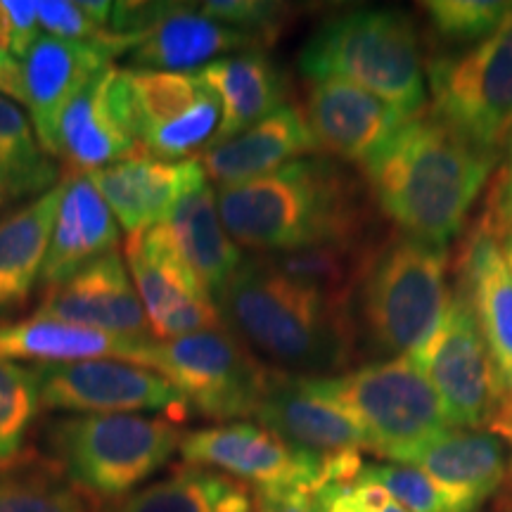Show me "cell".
<instances>
[{"instance_id": "obj_1", "label": "cell", "mask_w": 512, "mask_h": 512, "mask_svg": "<svg viewBox=\"0 0 512 512\" xmlns=\"http://www.w3.org/2000/svg\"><path fill=\"white\" fill-rule=\"evenodd\" d=\"M216 204L235 245L261 254L368 242L361 185L332 157L309 155L254 181L223 185Z\"/></svg>"}, {"instance_id": "obj_2", "label": "cell", "mask_w": 512, "mask_h": 512, "mask_svg": "<svg viewBox=\"0 0 512 512\" xmlns=\"http://www.w3.org/2000/svg\"><path fill=\"white\" fill-rule=\"evenodd\" d=\"M494 162L432 112H420L363 171L375 204L401 235L446 247L463 230Z\"/></svg>"}, {"instance_id": "obj_3", "label": "cell", "mask_w": 512, "mask_h": 512, "mask_svg": "<svg viewBox=\"0 0 512 512\" xmlns=\"http://www.w3.org/2000/svg\"><path fill=\"white\" fill-rule=\"evenodd\" d=\"M214 302L226 328L280 373L325 377L358 354L349 299L294 283L264 254L245 259Z\"/></svg>"}, {"instance_id": "obj_4", "label": "cell", "mask_w": 512, "mask_h": 512, "mask_svg": "<svg viewBox=\"0 0 512 512\" xmlns=\"http://www.w3.org/2000/svg\"><path fill=\"white\" fill-rule=\"evenodd\" d=\"M448 249L394 235L375 249L351 297L358 349L413 358L430 342L451 299Z\"/></svg>"}, {"instance_id": "obj_5", "label": "cell", "mask_w": 512, "mask_h": 512, "mask_svg": "<svg viewBox=\"0 0 512 512\" xmlns=\"http://www.w3.org/2000/svg\"><path fill=\"white\" fill-rule=\"evenodd\" d=\"M297 62L311 83L342 79L377 95L408 119L425 112L418 29L401 10L363 8L330 17L306 38Z\"/></svg>"}, {"instance_id": "obj_6", "label": "cell", "mask_w": 512, "mask_h": 512, "mask_svg": "<svg viewBox=\"0 0 512 512\" xmlns=\"http://www.w3.org/2000/svg\"><path fill=\"white\" fill-rule=\"evenodd\" d=\"M176 420L138 413L72 415L48 425L53 463L93 501H121L181 448Z\"/></svg>"}, {"instance_id": "obj_7", "label": "cell", "mask_w": 512, "mask_h": 512, "mask_svg": "<svg viewBox=\"0 0 512 512\" xmlns=\"http://www.w3.org/2000/svg\"><path fill=\"white\" fill-rule=\"evenodd\" d=\"M304 380L356 422L370 451L392 463H406L418 448L448 430L437 392L408 356Z\"/></svg>"}, {"instance_id": "obj_8", "label": "cell", "mask_w": 512, "mask_h": 512, "mask_svg": "<svg viewBox=\"0 0 512 512\" xmlns=\"http://www.w3.org/2000/svg\"><path fill=\"white\" fill-rule=\"evenodd\" d=\"M432 117L496 157L512 136V8L494 34L427 60Z\"/></svg>"}, {"instance_id": "obj_9", "label": "cell", "mask_w": 512, "mask_h": 512, "mask_svg": "<svg viewBox=\"0 0 512 512\" xmlns=\"http://www.w3.org/2000/svg\"><path fill=\"white\" fill-rule=\"evenodd\" d=\"M152 370L174 384L188 408L214 420L254 415L275 375L228 328L157 342Z\"/></svg>"}, {"instance_id": "obj_10", "label": "cell", "mask_w": 512, "mask_h": 512, "mask_svg": "<svg viewBox=\"0 0 512 512\" xmlns=\"http://www.w3.org/2000/svg\"><path fill=\"white\" fill-rule=\"evenodd\" d=\"M413 361L437 392L448 427L477 430L489 425L505 401L475 311L458 285L439 328Z\"/></svg>"}, {"instance_id": "obj_11", "label": "cell", "mask_w": 512, "mask_h": 512, "mask_svg": "<svg viewBox=\"0 0 512 512\" xmlns=\"http://www.w3.org/2000/svg\"><path fill=\"white\" fill-rule=\"evenodd\" d=\"M185 463L219 470L256 491H316L323 486L325 456L287 444L254 422H226L183 434Z\"/></svg>"}, {"instance_id": "obj_12", "label": "cell", "mask_w": 512, "mask_h": 512, "mask_svg": "<svg viewBox=\"0 0 512 512\" xmlns=\"http://www.w3.org/2000/svg\"><path fill=\"white\" fill-rule=\"evenodd\" d=\"M41 408L79 415L159 411L176 422H183L190 411L166 377L107 358L41 366Z\"/></svg>"}, {"instance_id": "obj_13", "label": "cell", "mask_w": 512, "mask_h": 512, "mask_svg": "<svg viewBox=\"0 0 512 512\" xmlns=\"http://www.w3.org/2000/svg\"><path fill=\"white\" fill-rule=\"evenodd\" d=\"M126 261L152 339L169 342L192 332L226 328L214 297L178 256L164 223L128 238Z\"/></svg>"}, {"instance_id": "obj_14", "label": "cell", "mask_w": 512, "mask_h": 512, "mask_svg": "<svg viewBox=\"0 0 512 512\" xmlns=\"http://www.w3.org/2000/svg\"><path fill=\"white\" fill-rule=\"evenodd\" d=\"M143 41L140 36L114 34L107 29L98 41H62V38L41 36L22 62L27 107L31 124L43 152L57 157L60 124L67 107L93 76L112 67L114 57L133 53Z\"/></svg>"}, {"instance_id": "obj_15", "label": "cell", "mask_w": 512, "mask_h": 512, "mask_svg": "<svg viewBox=\"0 0 512 512\" xmlns=\"http://www.w3.org/2000/svg\"><path fill=\"white\" fill-rule=\"evenodd\" d=\"M138 150L126 69H102L64 112L57 157L72 166L76 174H91Z\"/></svg>"}, {"instance_id": "obj_16", "label": "cell", "mask_w": 512, "mask_h": 512, "mask_svg": "<svg viewBox=\"0 0 512 512\" xmlns=\"http://www.w3.org/2000/svg\"><path fill=\"white\" fill-rule=\"evenodd\" d=\"M88 178L128 238L162 226L185 197L207 185L200 157L166 162L147 155L143 147L131 157L91 171Z\"/></svg>"}, {"instance_id": "obj_17", "label": "cell", "mask_w": 512, "mask_h": 512, "mask_svg": "<svg viewBox=\"0 0 512 512\" xmlns=\"http://www.w3.org/2000/svg\"><path fill=\"white\" fill-rule=\"evenodd\" d=\"M304 117L320 152L363 169L387 150L408 121L377 95L342 79L313 81Z\"/></svg>"}, {"instance_id": "obj_18", "label": "cell", "mask_w": 512, "mask_h": 512, "mask_svg": "<svg viewBox=\"0 0 512 512\" xmlns=\"http://www.w3.org/2000/svg\"><path fill=\"white\" fill-rule=\"evenodd\" d=\"M34 316L55 318L119 337H152L143 302L117 249L48 287Z\"/></svg>"}, {"instance_id": "obj_19", "label": "cell", "mask_w": 512, "mask_h": 512, "mask_svg": "<svg viewBox=\"0 0 512 512\" xmlns=\"http://www.w3.org/2000/svg\"><path fill=\"white\" fill-rule=\"evenodd\" d=\"M254 418L287 444L318 456L368 448L363 432L337 403L313 392L304 377L280 370H275Z\"/></svg>"}, {"instance_id": "obj_20", "label": "cell", "mask_w": 512, "mask_h": 512, "mask_svg": "<svg viewBox=\"0 0 512 512\" xmlns=\"http://www.w3.org/2000/svg\"><path fill=\"white\" fill-rule=\"evenodd\" d=\"M157 339L119 337L55 318L31 316L0 325V358L38 366L79 361H126L152 370Z\"/></svg>"}, {"instance_id": "obj_21", "label": "cell", "mask_w": 512, "mask_h": 512, "mask_svg": "<svg viewBox=\"0 0 512 512\" xmlns=\"http://www.w3.org/2000/svg\"><path fill=\"white\" fill-rule=\"evenodd\" d=\"M465 292L501 380L503 399H512V273L498 238L484 223L470 235L458 264Z\"/></svg>"}, {"instance_id": "obj_22", "label": "cell", "mask_w": 512, "mask_h": 512, "mask_svg": "<svg viewBox=\"0 0 512 512\" xmlns=\"http://www.w3.org/2000/svg\"><path fill=\"white\" fill-rule=\"evenodd\" d=\"M309 155H320V150L304 112L299 107L283 105L240 136L204 147L197 157L204 174L223 188L254 181Z\"/></svg>"}, {"instance_id": "obj_23", "label": "cell", "mask_w": 512, "mask_h": 512, "mask_svg": "<svg viewBox=\"0 0 512 512\" xmlns=\"http://www.w3.org/2000/svg\"><path fill=\"white\" fill-rule=\"evenodd\" d=\"M261 46H266V41L202 15L195 5L174 3V8L133 48L131 64L133 69L190 74L192 69H204L221 60V55L238 50L249 53L261 50Z\"/></svg>"}, {"instance_id": "obj_24", "label": "cell", "mask_w": 512, "mask_h": 512, "mask_svg": "<svg viewBox=\"0 0 512 512\" xmlns=\"http://www.w3.org/2000/svg\"><path fill=\"white\" fill-rule=\"evenodd\" d=\"M119 247V226L88 174L64 178V195L57 211L41 280L55 287Z\"/></svg>"}, {"instance_id": "obj_25", "label": "cell", "mask_w": 512, "mask_h": 512, "mask_svg": "<svg viewBox=\"0 0 512 512\" xmlns=\"http://www.w3.org/2000/svg\"><path fill=\"white\" fill-rule=\"evenodd\" d=\"M221 105V124L209 145L226 143L285 105L287 79L261 50L221 57L197 72Z\"/></svg>"}, {"instance_id": "obj_26", "label": "cell", "mask_w": 512, "mask_h": 512, "mask_svg": "<svg viewBox=\"0 0 512 512\" xmlns=\"http://www.w3.org/2000/svg\"><path fill=\"white\" fill-rule=\"evenodd\" d=\"M64 181L0 221V316L22 309L43 273Z\"/></svg>"}, {"instance_id": "obj_27", "label": "cell", "mask_w": 512, "mask_h": 512, "mask_svg": "<svg viewBox=\"0 0 512 512\" xmlns=\"http://www.w3.org/2000/svg\"><path fill=\"white\" fill-rule=\"evenodd\" d=\"M401 465L420 467L448 489L484 503L508 477V444L494 432L446 430Z\"/></svg>"}, {"instance_id": "obj_28", "label": "cell", "mask_w": 512, "mask_h": 512, "mask_svg": "<svg viewBox=\"0 0 512 512\" xmlns=\"http://www.w3.org/2000/svg\"><path fill=\"white\" fill-rule=\"evenodd\" d=\"M164 228L178 256L200 278L211 297H216L245 264L242 249L223 228L216 190L209 183L195 195L185 197Z\"/></svg>"}, {"instance_id": "obj_29", "label": "cell", "mask_w": 512, "mask_h": 512, "mask_svg": "<svg viewBox=\"0 0 512 512\" xmlns=\"http://www.w3.org/2000/svg\"><path fill=\"white\" fill-rule=\"evenodd\" d=\"M110 512H254V498L238 479L204 467H183L121 498Z\"/></svg>"}, {"instance_id": "obj_30", "label": "cell", "mask_w": 512, "mask_h": 512, "mask_svg": "<svg viewBox=\"0 0 512 512\" xmlns=\"http://www.w3.org/2000/svg\"><path fill=\"white\" fill-rule=\"evenodd\" d=\"M57 176V164L43 152L27 114L15 100L0 95V188L8 200H36L55 188Z\"/></svg>"}, {"instance_id": "obj_31", "label": "cell", "mask_w": 512, "mask_h": 512, "mask_svg": "<svg viewBox=\"0 0 512 512\" xmlns=\"http://www.w3.org/2000/svg\"><path fill=\"white\" fill-rule=\"evenodd\" d=\"M0 512H100L91 496L34 453L0 465Z\"/></svg>"}, {"instance_id": "obj_32", "label": "cell", "mask_w": 512, "mask_h": 512, "mask_svg": "<svg viewBox=\"0 0 512 512\" xmlns=\"http://www.w3.org/2000/svg\"><path fill=\"white\" fill-rule=\"evenodd\" d=\"M375 249L377 245H370V242H358V245H320L264 256L275 271L294 283L316 287L330 297L351 302Z\"/></svg>"}, {"instance_id": "obj_33", "label": "cell", "mask_w": 512, "mask_h": 512, "mask_svg": "<svg viewBox=\"0 0 512 512\" xmlns=\"http://www.w3.org/2000/svg\"><path fill=\"white\" fill-rule=\"evenodd\" d=\"M136 117L138 143L171 124L207 93L197 74L159 72V69H126Z\"/></svg>"}, {"instance_id": "obj_34", "label": "cell", "mask_w": 512, "mask_h": 512, "mask_svg": "<svg viewBox=\"0 0 512 512\" xmlns=\"http://www.w3.org/2000/svg\"><path fill=\"white\" fill-rule=\"evenodd\" d=\"M41 411V366L0 358V465L24 456Z\"/></svg>"}, {"instance_id": "obj_35", "label": "cell", "mask_w": 512, "mask_h": 512, "mask_svg": "<svg viewBox=\"0 0 512 512\" xmlns=\"http://www.w3.org/2000/svg\"><path fill=\"white\" fill-rule=\"evenodd\" d=\"M358 477L384 486L408 512H477L482 505L477 498L448 489L413 465H363Z\"/></svg>"}, {"instance_id": "obj_36", "label": "cell", "mask_w": 512, "mask_h": 512, "mask_svg": "<svg viewBox=\"0 0 512 512\" xmlns=\"http://www.w3.org/2000/svg\"><path fill=\"white\" fill-rule=\"evenodd\" d=\"M512 3L498 0H430L422 3L430 29L451 46H470L489 38L501 27Z\"/></svg>"}, {"instance_id": "obj_37", "label": "cell", "mask_w": 512, "mask_h": 512, "mask_svg": "<svg viewBox=\"0 0 512 512\" xmlns=\"http://www.w3.org/2000/svg\"><path fill=\"white\" fill-rule=\"evenodd\" d=\"M219 124L221 105L216 95L207 91L183 117L147 136L140 147L152 157L178 162V159H188L192 152L211 143L216 131H219Z\"/></svg>"}, {"instance_id": "obj_38", "label": "cell", "mask_w": 512, "mask_h": 512, "mask_svg": "<svg viewBox=\"0 0 512 512\" xmlns=\"http://www.w3.org/2000/svg\"><path fill=\"white\" fill-rule=\"evenodd\" d=\"M197 8L202 15L252 34L266 43L273 41V36L283 29L285 17L290 15L287 5L266 3V0H209Z\"/></svg>"}, {"instance_id": "obj_39", "label": "cell", "mask_w": 512, "mask_h": 512, "mask_svg": "<svg viewBox=\"0 0 512 512\" xmlns=\"http://www.w3.org/2000/svg\"><path fill=\"white\" fill-rule=\"evenodd\" d=\"M311 498L316 512H408L384 486L363 477L318 486Z\"/></svg>"}, {"instance_id": "obj_40", "label": "cell", "mask_w": 512, "mask_h": 512, "mask_svg": "<svg viewBox=\"0 0 512 512\" xmlns=\"http://www.w3.org/2000/svg\"><path fill=\"white\" fill-rule=\"evenodd\" d=\"M36 12L38 24L62 41H98L107 31L83 10L81 0H36Z\"/></svg>"}, {"instance_id": "obj_41", "label": "cell", "mask_w": 512, "mask_h": 512, "mask_svg": "<svg viewBox=\"0 0 512 512\" xmlns=\"http://www.w3.org/2000/svg\"><path fill=\"white\" fill-rule=\"evenodd\" d=\"M5 12H8L10 22V55L27 57V53L34 48L38 41V12L36 0H0Z\"/></svg>"}, {"instance_id": "obj_42", "label": "cell", "mask_w": 512, "mask_h": 512, "mask_svg": "<svg viewBox=\"0 0 512 512\" xmlns=\"http://www.w3.org/2000/svg\"><path fill=\"white\" fill-rule=\"evenodd\" d=\"M254 512H316L309 491H256Z\"/></svg>"}, {"instance_id": "obj_43", "label": "cell", "mask_w": 512, "mask_h": 512, "mask_svg": "<svg viewBox=\"0 0 512 512\" xmlns=\"http://www.w3.org/2000/svg\"><path fill=\"white\" fill-rule=\"evenodd\" d=\"M0 95L27 105L22 64H19L12 55H0Z\"/></svg>"}, {"instance_id": "obj_44", "label": "cell", "mask_w": 512, "mask_h": 512, "mask_svg": "<svg viewBox=\"0 0 512 512\" xmlns=\"http://www.w3.org/2000/svg\"><path fill=\"white\" fill-rule=\"evenodd\" d=\"M508 202H512V145H510L508 162H505L501 176H498V181L494 185V192H491L489 209H498Z\"/></svg>"}, {"instance_id": "obj_45", "label": "cell", "mask_w": 512, "mask_h": 512, "mask_svg": "<svg viewBox=\"0 0 512 512\" xmlns=\"http://www.w3.org/2000/svg\"><path fill=\"white\" fill-rule=\"evenodd\" d=\"M482 223L498 238V235H501L503 230L512 228V202L503 204V207H498V209L486 211V216L482 219Z\"/></svg>"}, {"instance_id": "obj_46", "label": "cell", "mask_w": 512, "mask_h": 512, "mask_svg": "<svg viewBox=\"0 0 512 512\" xmlns=\"http://www.w3.org/2000/svg\"><path fill=\"white\" fill-rule=\"evenodd\" d=\"M0 55H10V22L3 3H0Z\"/></svg>"}, {"instance_id": "obj_47", "label": "cell", "mask_w": 512, "mask_h": 512, "mask_svg": "<svg viewBox=\"0 0 512 512\" xmlns=\"http://www.w3.org/2000/svg\"><path fill=\"white\" fill-rule=\"evenodd\" d=\"M498 245H501V254H503L505 264H508L510 273H512V228L503 230V233L498 235Z\"/></svg>"}, {"instance_id": "obj_48", "label": "cell", "mask_w": 512, "mask_h": 512, "mask_svg": "<svg viewBox=\"0 0 512 512\" xmlns=\"http://www.w3.org/2000/svg\"><path fill=\"white\" fill-rule=\"evenodd\" d=\"M5 202H10V200H8V195H5V190H3V188H0V207H3V204H5Z\"/></svg>"}]
</instances>
